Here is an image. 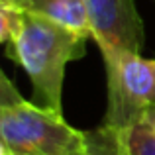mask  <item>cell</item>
<instances>
[{
	"label": "cell",
	"mask_w": 155,
	"mask_h": 155,
	"mask_svg": "<svg viewBox=\"0 0 155 155\" xmlns=\"http://www.w3.org/2000/svg\"><path fill=\"white\" fill-rule=\"evenodd\" d=\"M87 155H130L120 130L100 126L87 132Z\"/></svg>",
	"instance_id": "6"
},
{
	"label": "cell",
	"mask_w": 155,
	"mask_h": 155,
	"mask_svg": "<svg viewBox=\"0 0 155 155\" xmlns=\"http://www.w3.org/2000/svg\"><path fill=\"white\" fill-rule=\"evenodd\" d=\"M143 120L145 122H147V124L149 126H151V128L155 130V104L151 106V108H149L147 110V112H145V116H143Z\"/></svg>",
	"instance_id": "9"
},
{
	"label": "cell",
	"mask_w": 155,
	"mask_h": 155,
	"mask_svg": "<svg viewBox=\"0 0 155 155\" xmlns=\"http://www.w3.org/2000/svg\"><path fill=\"white\" fill-rule=\"evenodd\" d=\"M24 12L26 8L0 0V43L8 45L18 38L24 22Z\"/></svg>",
	"instance_id": "8"
},
{
	"label": "cell",
	"mask_w": 155,
	"mask_h": 155,
	"mask_svg": "<svg viewBox=\"0 0 155 155\" xmlns=\"http://www.w3.org/2000/svg\"><path fill=\"white\" fill-rule=\"evenodd\" d=\"M0 153L4 155H87V132L63 114L20 96L0 73Z\"/></svg>",
	"instance_id": "2"
},
{
	"label": "cell",
	"mask_w": 155,
	"mask_h": 155,
	"mask_svg": "<svg viewBox=\"0 0 155 155\" xmlns=\"http://www.w3.org/2000/svg\"><path fill=\"white\" fill-rule=\"evenodd\" d=\"M91 38L98 45L104 67L110 69L128 53H141L143 20L134 0H84Z\"/></svg>",
	"instance_id": "4"
},
{
	"label": "cell",
	"mask_w": 155,
	"mask_h": 155,
	"mask_svg": "<svg viewBox=\"0 0 155 155\" xmlns=\"http://www.w3.org/2000/svg\"><path fill=\"white\" fill-rule=\"evenodd\" d=\"M0 155H4V153H0Z\"/></svg>",
	"instance_id": "11"
},
{
	"label": "cell",
	"mask_w": 155,
	"mask_h": 155,
	"mask_svg": "<svg viewBox=\"0 0 155 155\" xmlns=\"http://www.w3.org/2000/svg\"><path fill=\"white\" fill-rule=\"evenodd\" d=\"M84 35L26 10L18 38L6 45L8 57L26 71L38 106L63 114V83L71 61L87 53Z\"/></svg>",
	"instance_id": "1"
},
{
	"label": "cell",
	"mask_w": 155,
	"mask_h": 155,
	"mask_svg": "<svg viewBox=\"0 0 155 155\" xmlns=\"http://www.w3.org/2000/svg\"><path fill=\"white\" fill-rule=\"evenodd\" d=\"M20 6L34 14L45 16L84 38H91V24L84 0H22Z\"/></svg>",
	"instance_id": "5"
},
{
	"label": "cell",
	"mask_w": 155,
	"mask_h": 155,
	"mask_svg": "<svg viewBox=\"0 0 155 155\" xmlns=\"http://www.w3.org/2000/svg\"><path fill=\"white\" fill-rule=\"evenodd\" d=\"M106 106L104 126L128 130L143 120L155 104V59L141 53H128L114 67L106 69Z\"/></svg>",
	"instance_id": "3"
},
{
	"label": "cell",
	"mask_w": 155,
	"mask_h": 155,
	"mask_svg": "<svg viewBox=\"0 0 155 155\" xmlns=\"http://www.w3.org/2000/svg\"><path fill=\"white\" fill-rule=\"evenodd\" d=\"M4 2H12V4H18V6H20V2H22V0H4Z\"/></svg>",
	"instance_id": "10"
},
{
	"label": "cell",
	"mask_w": 155,
	"mask_h": 155,
	"mask_svg": "<svg viewBox=\"0 0 155 155\" xmlns=\"http://www.w3.org/2000/svg\"><path fill=\"white\" fill-rule=\"evenodd\" d=\"M130 155H155V130L141 120L128 130H120Z\"/></svg>",
	"instance_id": "7"
}]
</instances>
